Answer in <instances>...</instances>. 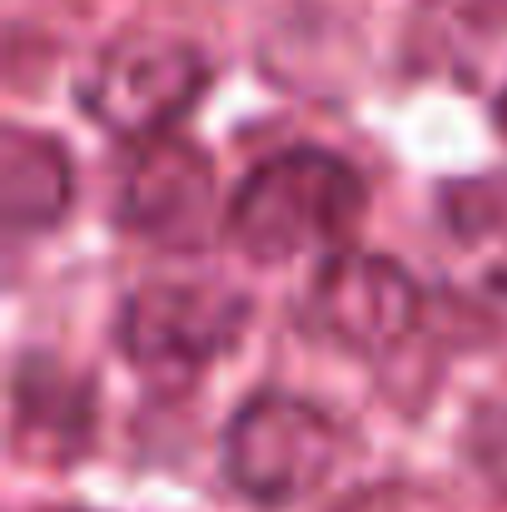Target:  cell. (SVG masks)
Returning a JSON list of instances; mask_svg holds the SVG:
<instances>
[{"label": "cell", "mask_w": 507, "mask_h": 512, "mask_svg": "<svg viewBox=\"0 0 507 512\" xmlns=\"http://www.w3.org/2000/svg\"><path fill=\"white\" fill-rule=\"evenodd\" d=\"M304 309L309 324L348 353H388L418 329L423 289L398 259L343 244L319 259Z\"/></svg>", "instance_id": "5b68a950"}, {"label": "cell", "mask_w": 507, "mask_h": 512, "mask_svg": "<svg viewBox=\"0 0 507 512\" xmlns=\"http://www.w3.org/2000/svg\"><path fill=\"white\" fill-rule=\"evenodd\" d=\"M209 90V60L179 35H120L75 85L80 110L120 145H150L174 135Z\"/></svg>", "instance_id": "7a4b0ae2"}, {"label": "cell", "mask_w": 507, "mask_h": 512, "mask_svg": "<svg viewBox=\"0 0 507 512\" xmlns=\"http://www.w3.org/2000/svg\"><path fill=\"white\" fill-rule=\"evenodd\" d=\"M338 463L334 418L299 393L259 388L249 393L219 438V468L234 493L259 508H294L329 483Z\"/></svg>", "instance_id": "3957f363"}, {"label": "cell", "mask_w": 507, "mask_h": 512, "mask_svg": "<svg viewBox=\"0 0 507 512\" xmlns=\"http://www.w3.org/2000/svg\"><path fill=\"white\" fill-rule=\"evenodd\" d=\"M368 209V184L343 155L294 145L239 179L224 204V239L254 264H289L334 254L353 239Z\"/></svg>", "instance_id": "6da1fadb"}, {"label": "cell", "mask_w": 507, "mask_h": 512, "mask_svg": "<svg viewBox=\"0 0 507 512\" xmlns=\"http://www.w3.org/2000/svg\"><path fill=\"white\" fill-rule=\"evenodd\" d=\"M115 219L120 229L169 254H194L214 224V160L179 135L135 145V160L120 179Z\"/></svg>", "instance_id": "8992f818"}, {"label": "cell", "mask_w": 507, "mask_h": 512, "mask_svg": "<svg viewBox=\"0 0 507 512\" xmlns=\"http://www.w3.org/2000/svg\"><path fill=\"white\" fill-rule=\"evenodd\" d=\"M468 453H473V468L507 493V403H488L483 413H473Z\"/></svg>", "instance_id": "9c48e42d"}, {"label": "cell", "mask_w": 507, "mask_h": 512, "mask_svg": "<svg viewBox=\"0 0 507 512\" xmlns=\"http://www.w3.org/2000/svg\"><path fill=\"white\" fill-rule=\"evenodd\" d=\"M15 423L35 428L40 438H65L80 443V433L90 428V383L65 373L55 358L30 353L15 368Z\"/></svg>", "instance_id": "ba28073f"}, {"label": "cell", "mask_w": 507, "mask_h": 512, "mask_svg": "<svg viewBox=\"0 0 507 512\" xmlns=\"http://www.w3.org/2000/svg\"><path fill=\"white\" fill-rule=\"evenodd\" d=\"M249 324V299L209 279H150L115 319L120 353L160 383H189L224 358Z\"/></svg>", "instance_id": "277c9868"}, {"label": "cell", "mask_w": 507, "mask_h": 512, "mask_svg": "<svg viewBox=\"0 0 507 512\" xmlns=\"http://www.w3.org/2000/svg\"><path fill=\"white\" fill-rule=\"evenodd\" d=\"M75 204V165L55 135L40 130H5L0 145V219L10 234L55 229Z\"/></svg>", "instance_id": "52a82bcc"}, {"label": "cell", "mask_w": 507, "mask_h": 512, "mask_svg": "<svg viewBox=\"0 0 507 512\" xmlns=\"http://www.w3.org/2000/svg\"><path fill=\"white\" fill-rule=\"evenodd\" d=\"M493 120H498V130L507 135V85L498 90V105H493Z\"/></svg>", "instance_id": "30bf717a"}]
</instances>
